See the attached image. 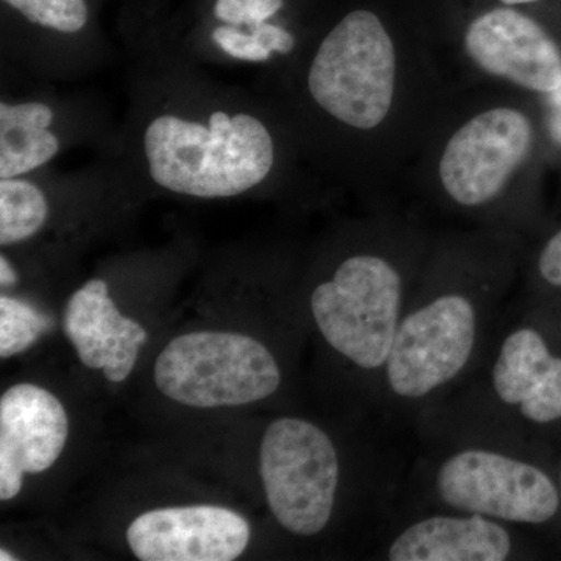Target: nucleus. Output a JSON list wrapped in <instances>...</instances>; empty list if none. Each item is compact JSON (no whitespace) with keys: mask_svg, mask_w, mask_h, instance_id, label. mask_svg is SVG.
<instances>
[{"mask_svg":"<svg viewBox=\"0 0 561 561\" xmlns=\"http://www.w3.org/2000/svg\"><path fill=\"white\" fill-rule=\"evenodd\" d=\"M262 46L267 47L268 50L276 51V54H290L295 47V36L286 28L279 25L271 24V22H262V24L254 25L249 28Z\"/></svg>","mask_w":561,"mask_h":561,"instance_id":"obj_21","label":"nucleus"},{"mask_svg":"<svg viewBox=\"0 0 561 561\" xmlns=\"http://www.w3.org/2000/svg\"><path fill=\"white\" fill-rule=\"evenodd\" d=\"M465 47L479 68L530 91L549 94L561 84V51L538 22L512 9L472 21Z\"/></svg>","mask_w":561,"mask_h":561,"instance_id":"obj_11","label":"nucleus"},{"mask_svg":"<svg viewBox=\"0 0 561 561\" xmlns=\"http://www.w3.org/2000/svg\"><path fill=\"white\" fill-rule=\"evenodd\" d=\"M260 474L276 522L300 537L330 524L341 461L330 435L311 421L283 416L262 437Z\"/></svg>","mask_w":561,"mask_h":561,"instance_id":"obj_5","label":"nucleus"},{"mask_svg":"<svg viewBox=\"0 0 561 561\" xmlns=\"http://www.w3.org/2000/svg\"><path fill=\"white\" fill-rule=\"evenodd\" d=\"M531 138L530 122L519 111L494 108L472 117L443 151V187L461 206L485 205L526 160Z\"/></svg>","mask_w":561,"mask_h":561,"instance_id":"obj_8","label":"nucleus"},{"mask_svg":"<svg viewBox=\"0 0 561 561\" xmlns=\"http://www.w3.org/2000/svg\"><path fill=\"white\" fill-rule=\"evenodd\" d=\"M151 180L175 194L227 198L267 179L275 146L267 127L251 114L216 111L208 125L165 114L144 133Z\"/></svg>","mask_w":561,"mask_h":561,"instance_id":"obj_1","label":"nucleus"},{"mask_svg":"<svg viewBox=\"0 0 561 561\" xmlns=\"http://www.w3.org/2000/svg\"><path fill=\"white\" fill-rule=\"evenodd\" d=\"M507 527L476 513L432 515L405 527L387 549L391 561H504L512 553Z\"/></svg>","mask_w":561,"mask_h":561,"instance_id":"obj_14","label":"nucleus"},{"mask_svg":"<svg viewBox=\"0 0 561 561\" xmlns=\"http://www.w3.org/2000/svg\"><path fill=\"white\" fill-rule=\"evenodd\" d=\"M402 295L397 267L375 254H356L313 290V321L328 345L351 364L383 370L404 316Z\"/></svg>","mask_w":561,"mask_h":561,"instance_id":"obj_3","label":"nucleus"},{"mask_svg":"<svg viewBox=\"0 0 561 561\" xmlns=\"http://www.w3.org/2000/svg\"><path fill=\"white\" fill-rule=\"evenodd\" d=\"M51 122L46 103L0 105V179H18L57 157L60 139L49 130Z\"/></svg>","mask_w":561,"mask_h":561,"instance_id":"obj_15","label":"nucleus"},{"mask_svg":"<svg viewBox=\"0 0 561 561\" xmlns=\"http://www.w3.org/2000/svg\"><path fill=\"white\" fill-rule=\"evenodd\" d=\"M49 205L46 195L27 180H0V243L3 247L27 241L46 225Z\"/></svg>","mask_w":561,"mask_h":561,"instance_id":"obj_16","label":"nucleus"},{"mask_svg":"<svg viewBox=\"0 0 561 561\" xmlns=\"http://www.w3.org/2000/svg\"><path fill=\"white\" fill-rule=\"evenodd\" d=\"M250 535L247 519L230 508L191 505L144 513L127 540L142 561H231L245 551Z\"/></svg>","mask_w":561,"mask_h":561,"instance_id":"obj_9","label":"nucleus"},{"mask_svg":"<svg viewBox=\"0 0 561 561\" xmlns=\"http://www.w3.org/2000/svg\"><path fill=\"white\" fill-rule=\"evenodd\" d=\"M491 386L501 402L531 423L561 419V357L553 356L534 328H518L502 341Z\"/></svg>","mask_w":561,"mask_h":561,"instance_id":"obj_13","label":"nucleus"},{"mask_svg":"<svg viewBox=\"0 0 561 561\" xmlns=\"http://www.w3.org/2000/svg\"><path fill=\"white\" fill-rule=\"evenodd\" d=\"M283 7L284 0H214L213 14L219 24L251 28L271 21Z\"/></svg>","mask_w":561,"mask_h":561,"instance_id":"obj_19","label":"nucleus"},{"mask_svg":"<svg viewBox=\"0 0 561 561\" xmlns=\"http://www.w3.org/2000/svg\"><path fill=\"white\" fill-rule=\"evenodd\" d=\"M68 413L50 391L18 383L0 398V500L20 494L24 474L47 471L61 456Z\"/></svg>","mask_w":561,"mask_h":561,"instance_id":"obj_10","label":"nucleus"},{"mask_svg":"<svg viewBox=\"0 0 561 561\" xmlns=\"http://www.w3.org/2000/svg\"><path fill=\"white\" fill-rule=\"evenodd\" d=\"M153 373L164 397L198 409L262 401L280 386L279 365L271 351L234 332L180 335L161 351Z\"/></svg>","mask_w":561,"mask_h":561,"instance_id":"obj_2","label":"nucleus"},{"mask_svg":"<svg viewBox=\"0 0 561 561\" xmlns=\"http://www.w3.org/2000/svg\"><path fill=\"white\" fill-rule=\"evenodd\" d=\"M16 280V272H14V268L11 267L10 262L7 261L5 256L0 257V284H2V287L14 286Z\"/></svg>","mask_w":561,"mask_h":561,"instance_id":"obj_24","label":"nucleus"},{"mask_svg":"<svg viewBox=\"0 0 561 561\" xmlns=\"http://www.w3.org/2000/svg\"><path fill=\"white\" fill-rule=\"evenodd\" d=\"M2 3L31 24L62 35L79 33L90 22L87 0H2Z\"/></svg>","mask_w":561,"mask_h":561,"instance_id":"obj_17","label":"nucleus"},{"mask_svg":"<svg viewBox=\"0 0 561 561\" xmlns=\"http://www.w3.org/2000/svg\"><path fill=\"white\" fill-rule=\"evenodd\" d=\"M65 331L81 364L103 370L111 382H124L135 368L147 332L111 300L105 280L91 279L70 297Z\"/></svg>","mask_w":561,"mask_h":561,"instance_id":"obj_12","label":"nucleus"},{"mask_svg":"<svg viewBox=\"0 0 561 561\" xmlns=\"http://www.w3.org/2000/svg\"><path fill=\"white\" fill-rule=\"evenodd\" d=\"M0 560H2V561L16 560V557L11 556L10 552H7L5 549H2V551H0Z\"/></svg>","mask_w":561,"mask_h":561,"instance_id":"obj_25","label":"nucleus"},{"mask_svg":"<svg viewBox=\"0 0 561 561\" xmlns=\"http://www.w3.org/2000/svg\"><path fill=\"white\" fill-rule=\"evenodd\" d=\"M538 268L546 283L561 287V231L546 243L538 261Z\"/></svg>","mask_w":561,"mask_h":561,"instance_id":"obj_22","label":"nucleus"},{"mask_svg":"<svg viewBox=\"0 0 561 561\" xmlns=\"http://www.w3.org/2000/svg\"><path fill=\"white\" fill-rule=\"evenodd\" d=\"M502 2L507 3V5H516V3L537 2V0H502Z\"/></svg>","mask_w":561,"mask_h":561,"instance_id":"obj_26","label":"nucleus"},{"mask_svg":"<svg viewBox=\"0 0 561 561\" xmlns=\"http://www.w3.org/2000/svg\"><path fill=\"white\" fill-rule=\"evenodd\" d=\"M548 127L553 142L561 147V84L557 90L549 92Z\"/></svg>","mask_w":561,"mask_h":561,"instance_id":"obj_23","label":"nucleus"},{"mask_svg":"<svg viewBox=\"0 0 561 561\" xmlns=\"http://www.w3.org/2000/svg\"><path fill=\"white\" fill-rule=\"evenodd\" d=\"M397 55L382 22L351 11L320 44L308 76L320 108L350 127H378L391 108Z\"/></svg>","mask_w":561,"mask_h":561,"instance_id":"obj_4","label":"nucleus"},{"mask_svg":"<svg viewBox=\"0 0 561 561\" xmlns=\"http://www.w3.org/2000/svg\"><path fill=\"white\" fill-rule=\"evenodd\" d=\"M210 36L220 50L236 60L261 62L272 57V51L262 46L260 39L249 28L219 24Z\"/></svg>","mask_w":561,"mask_h":561,"instance_id":"obj_20","label":"nucleus"},{"mask_svg":"<svg viewBox=\"0 0 561 561\" xmlns=\"http://www.w3.org/2000/svg\"><path fill=\"white\" fill-rule=\"evenodd\" d=\"M50 328L49 317L20 300L2 295L0 297V357L20 354L31 348L43 332Z\"/></svg>","mask_w":561,"mask_h":561,"instance_id":"obj_18","label":"nucleus"},{"mask_svg":"<svg viewBox=\"0 0 561 561\" xmlns=\"http://www.w3.org/2000/svg\"><path fill=\"white\" fill-rule=\"evenodd\" d=\"M479 331L478 306L459 291L404 313L383 367L391 393L421 400L448 386L470 364Z\"/></svg>","mask_w":561,"mask_h":561,"instance_id":"obj_6","label":"nucleus"},{"mask_svg":"<svg viewBox=\"0 0 561 561\" xmlns=\"http://www.w3.org/2000/svg\"><path fill=\"white\" fill-rule=\"evenodd\" d=\"M435 490L454 511L500 523H548L560 508L559 489L545 471L485 448L449 456L435 476Z\"/></svg>","mask_w":561,"mask_h":561,"instance_id":"obj_7","label":"nucleus"}]
</instances>
